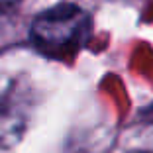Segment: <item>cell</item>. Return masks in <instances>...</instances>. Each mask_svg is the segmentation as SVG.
I'll list each match as a JSON object with an SVG mask.
<instances>
[{
	"mask_svg": "<svg viewBox=\"0 0 153 153\" xmlns=\"http://www.w3.org/2000/svg\"><path fill=\"white\" fill-rule=\"evenodd\" d=\"M90 33V18L75 4H59L45 10L33 20L30 36L37 49L47 55H67L85 45Z\"/></svg>",
	"mask_w": 153,
	"mask_h": 153,
	"instance_id": "1",
	"label": "cell"
},
{
	"mask_svg": "<svg viewBox=\"0 0 153 153\" xmlns=\"http://www.w3.org/2000/svg\"><path fill=\"white\" fill-rule=\"evenodd\" d=\"M27 110L16 90L0 96V147H12L26 131Z\"/></svg>",
	"mask_w": 153,
	"mask_h": 153,
	"instance_id": "2",
	"label": "cell"
},
{
	"mask_svg": "<svg viewBox=\"0 0 153 153\" xmlns=\"http://www.w3.org/2000/svg\"><path fill=\"white\" fill-rule=\"evenodd\" d=\"M20 0H0V12L2 10H8V8H12V6H16Z\"/></svg>",
	"mask_w": 153,
	"mask_h": 153,
	"instance_id": "3",
	"label": "cell"
}]
</instances>
